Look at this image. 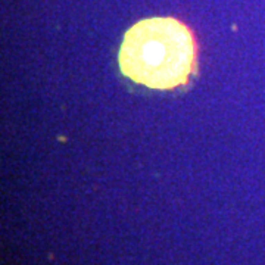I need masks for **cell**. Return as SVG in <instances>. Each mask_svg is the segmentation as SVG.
I'll return each instance as SVG.
<instances>
[{
  "label": "cell",
  "instance_id": "1",
  "mask_svg": "<svg viewBox=\"0 0 265 265\" xmlns=\"http://www.w3.org/2000/svg\"><path fill=\"white\" fill-rule=\"evenodd\" d=\"M194 65V37L174 18L137 22L125 33L119 50L122 74L149 89L169 90L186 84Z\"/></svg>",
  "mask_w": 265,
  "mask_h": 265
}]
</instances>
